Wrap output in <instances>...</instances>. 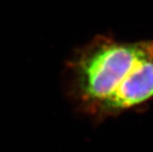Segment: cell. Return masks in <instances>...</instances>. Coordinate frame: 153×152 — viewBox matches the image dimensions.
<instances>
[{"mask_svg": "<svg viewBox=\"0 0 153 152\" xmlns=\"http://www.w3.org/2000/svg\"><path fill=\"white\" fill-rule=\"evenodd\" d=\"M62 82L74 111L94 122L140 109L153 99V40L97 35L69 56Z\"/></svg>", "mask_w": 153, "mask_h": 152, "instance_id": "cell-1", "label": "cell"}]
</instances>
